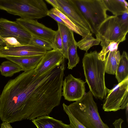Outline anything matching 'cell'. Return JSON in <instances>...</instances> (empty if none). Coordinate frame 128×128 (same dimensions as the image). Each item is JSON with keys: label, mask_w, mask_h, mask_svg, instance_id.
I'll return each mask as SVG.
<instances>
[{"label": "cell", "mask_w": 128, "mask_h": 128, "mask_svg": "<svg viewBox=\"0 0 128 128\" xmlns=\"http://www.w3.org/2000/svg\"><path fill=\"white\" fill-rule=\"evenodd\" d=\"M58 29L61 34L63 44L62 54L65 58L68 59V46L72 35L73 31L66 26L58 23Z\"/></svg>", "instance_id": "obj_19"}, {"label": "cell", "mask_w": 128, "mask_h": 128, "mask_svg": "<svg viewBox=\"0 0 128 128\" xmlns=\"http://www.w3.org/2000/svg\"><path fill=\"white\" fill-rule=\"evenodd\" d=\"M118 83L128 78V56L127 52L123 51L115 73Z\"/></svg>", "instance_id": "obj_18"}, {"label": "cell", "mask_w": 128, "mask_h": 128, "mask_svg": "<svg viewBox=\"0 0 128 128\" xmlns=\"http://www.w3.org/2000/svg\"><path fill=\"white\" fill-rule=\"evenodd\" d=\"M92 92L86 93L80 100L68 106L74 117L86 128H110L101 119Z\"/></svg>", "instance_id": "obj_3"}, {"label": "cell", "mask_w": 128, "mask_h": 128, "mask_svg": "<svg viewBox=\"0 0 128 128\" xmlns=\"http://www.w3.org/2000/svg\"><path fill=\"white\" fill-rule=\"evenodd\" d=\"M32 36L29 44L41 48L47 51L54 49L52 44L50 42L33 35Z\"/></svg>", "instance_id": "obj_23"}, {"label": "cell", "mask_w": 128, "mask_h": 128, "mask_svg": "<svg viewBox=\"0 0 128 128\" xmlns=\"http://www.w3.org/2000/svg\"><path fill=\"white\" fill-rule=\"evenodd\" d=\"M78 47L77 42L76 41L73 34L69 44L68 50V68L69 69H72L76 66L80 61L79 58L77 53Z\"/></svg>", "instance_id": "obj_20"}, {"label": "cell", "mask_w": 128, "mask_h": 128, "mask_svg": "<svg viewBox=\"0 0 128 128\" xmlns=\"http://www.w3.org/2000/svg\"><path fill=\"white\" fill-rule=\"evenodd\" d=\"M118 49L110 51L107 54L104 60L105 65V72L114 75L120 60V55Z\"/></svg>", "instance_id": "obj_15"}, {"label": "cell", "mask_w": 128, "mask_h": 128, "mask_svg": "<svg viewBox=\"0 0 128 128\" xmlns=\"http://www.w3.org/2000/svg\"><path fill=\"white\" fill-rule=\"evenodd\" d=\"M4 43V46H16L23 45L18 40L14 37L2 38Z\"/></svg>", "instance_id": "obj_27"}, {"label": "cell", "mask_w": 128, "mask_h": 128, "mask_svg": "<svg viewBox=\"0 0 128 128\" xmlns=\"http://www.w3.org/2000/svg\"><path fill=\"white\" fill-rule=\"evenodd\" d=\"M119 44L116 42H112L107 47L102 48V50L98 53V58L104 61L110 51L118 49Z\"/></svg>", "instance_id": "obj_25"}, {"label": "cell", "mask_w": 128, "mask_h": 128, "mask_svg": "<svg viewBox=\"0 0 128 128\" xmlns=\"http://www.w3.org/2000/svg\"><path fill=\"white\" fill-rule=\"evenodd\" d=\"M124 120L121 118L115 120L113 123L115 128H122V125Z\"/></svg>", "instance_id": "obj_30"}, {"label": "cell", "mask_w": 128, "mask_h": 128, "mask_svg": "<svg viewBox=\"0 0 128 128\" xmlns=\"http://www.w3.org/2000/svg\"><path fill=\"white\" fill-rule=\"evenodd\" d=\"M45 1L51 4L53 7V8L58 10V5L56 0H46Z\"/></svg>", "instance_id": "obj_31"}, {"label": "cell", "mask_w": 128, "mask_h": 128, "mask_svg": "<svg viewBox=\"0 0 128 128\" xmlns=\"http://www.w3.org/2000/svg\"><path fill=\"white\" fill-rule=\"evenodd\" d=\"M107 10L114 16L128 11V4L125 0H103Z\"/></svg>", "instance_id": "obj_17"}, {"label": "cell", "mask_w": 128, "mask_h": 128, "mask_svg": "<svg viewBox=\"0 0 128 128\" xmlns=\"http://www.w3.org/2000/svg\"><path fill=\"white\" fill-rule=\"evenodd\" d=\"M43 56L38 55L21 57L8 56L6 58L18 64L24 71L35 69L41 60Z\"/></svg>", "instance_id": "obj_13"}, {"label": "cell", "mask_w": 128, "mask_h": 128, "mask_svg": "<svg viewBox=\"0 0 128 128\" xmlns=\"http://www.w3.org/2000/svg\"><path fill=\"white\" fill-rule=\"evenodd\" d=\"M128 32V26L121 23L116 16H108L97 30L95 35L100 42L102 48L111 43H119L124 41Z\"/></svg>", "instance_id": "obj_4"}, {"label": "cell", "mask_w": 128, "mask_h": 128, "mask_svg": "<svg viewBox=\"0 0 128 128\" xmlns=\"http://www.w3.org/2000/svg\"><path fill=\"white\" fill-rule=\"evenodd\" d=\"M62 86V95L64 99L69 101L80 100L86 93L85 82L71 74L65 77Z\"/></svg>", "instance_id": "obj_8"}, {"label": "cell", "mask_w": 128, "mask_h": 128, "mask_svg": "<svg viewBox=\"0 0 128 128\" xmlns=\"http://www.w3.org/2000/svg\"><path fill=\"white\" fill-rule=\"evenodd\" d=\"M102 108L105 112H116L128 108V78L115 85L108 93Z\"/></svg>", "instance_id": "obj_6"}, {"label": "cell", "mask_w": 128, "mask_h": 128, "mask_svg": "<svg viewBox=\"0 0 128 128\" xmlns=\"http://www.w3.org/2000/svg\"><path fill=\"white\" fill-rule=\"evenodd\" d=\"M32 121L37 128H72L70 124H65L48 115L38 117Z\"/></svg>", "instance_id": "obj_14"}, {"label": "cell", "mask_w": 128, "mask_h": 128, "mask_svg": "<svg viewBox=\"0 0 128 128\" xmlns=\"http://www.w3.org/2000/svg\"><path fill=\"white\" fill-rule=\"evenodd\" d=\"M16 21L32 35L49 41L52 44L53 43L56 31L45 26L35 20L20 18L16 19Z\"/></svg>", "instance_id": "obj_10"}, {"label": "cell", "mask_w": 128, "mask_h": 128, "mask_svg": "<svg viewBox=\"0 0 128 128\" xmlns=\"http://www.w3.org/2000/svg\"><path fill=\"white\" fill-rule=\"evenodd\" d=\"M0 37L2 38L14 37L24 45L29 44L32 36L25 28L16 21L0 18Z\"/></svg>", "instance_id": "obj_7"}, {"label": "cell", "mask_w": 128, "mask_h": 128, "mask_svg": "<svg viewBox=\"0 0 128 128\" xmlns=\"http://www.w3.org/2000/svg\"><path fill=\"white\" fill-rule=\"evenodd\" d=\"M0 126V128H12L10 123L6 122H2Z\"/></svg>", "instance_id": "obj_32"}, {"label": "cell", "mask_w": 128, "mask_h": 128, "mask_svg": "<svg viewBox=\"0 0 128 128\" xmlns=\"http://www.w3.org/2000/svg\"><path fill=\"white\" fill-rule=\"evenodd\" d=\"M47 16L51 17L56 21L58 23L66 26L64 22L59 16L53 13L50 10H48Z\"/></svg>", "instance_id": "obj_29"}, {"label": "cell", "mask_w": 128, "mask_h": 128, "mask_svg": "<svg viewBox=\"0 0 128 128\" xmlns=\"http://www.w3.org/2000/svg\"><path fill=\"white\" fill-rule=\"evenodd\" d=\"M58 10L80 27L92 32L91 28L74 0H56Z\"/></svg>", "instance_id": "obj_9"}, {"label": "cell", "mask_w": 128, "mask_h": 128, "mask_svg": "<svg viewBox=\"0 0 128 128\" xmlns=\"http://www.w3.org/2000/svg\"><path fill=\"white\" fill-rule=\"evenodd\" d=\"M100 42L99 40L94 38L92 34L82 38L77 42L78 46L81 50L87 51L90 48L93 46L98 45Z\"/></svg>", "instance_id": "obj_22"}, {"label": "cell", "mask_w": 128, "mask_h": 128, "mask_svg": "<svg viewBox=\"0 0 128 128\" xmlns=\"http://www.w3.org/2000/svg\"><path fill=\"white\" fill-rule=\"evenodd\" d=\"M52 44L54 47L53 49L57 50L62 53V43L60 32L58 29L56 31Z\"/></svg>", "instance_id": "obj_26"}, {"label": "cell", "mask_w": 128, "mask_h": 128, "mask_svg": "<svg viewBox=\"0 0 128 128\" xmlns=\"http://www.w3.org/2000/svg\"><path fill=\"white\" fill-rule=\"evenodd\" d=\"M96 34L101 24L108 16L103 0H74Z\"/></svg>", "instance_id": "obj_5"}, {"label": "cell", "mask_w": 128, "mask_h": 128, "mask_svg": "<svg viewBox=\"0 0 128 128\" xmlns=\"http://www.w3.org/2000/svg\"><path fill=\"white\" fill-rule=\"evenodd\" d=\"M64 59L62 54L57 50L47 51L34 69L35 73L37 75H41L52 67L60 65L64 61Z\"/></svg>", "instance_id": "obj_12"}, {"label": "cell", "mask_w": 128, "mask_h": 128, "mask_svg": "<svg viewBox=\"0 0 128 128\" xmlns=\"http://www.w3.org/2000/svg\"><path fill=\"white\" fill-rule=\"evenodd\" d=\"M47 51L41 48L29 44L12 47L0 45V58L43 56Z\"/></svg>", "instance_id": "obj_11"}, {"label": "cell", "mask_w": 128, "mask_h": 128, "mask_svg": "<svg viewBox=\"0 0 128 128\" xmlns=\"http://www.w3.org/2000/svg\"><path fill=\"white\" fill-rule=\"evenodd\" d=\"M122 24L128 26V11L116 16Z\"/></svg>", "instance_id": "obj_28"}, {"label": "cell", "mask_w": 128, "mask_h": 128, "mask_svg": "<svg viewBox=\"0 0 128 128\" xmlns=\"http://www.w3.org/2000/svg\"><path fill=\"white\" fill-rule=\"evenodd\" d=\"M82 62L86 81L90 90L95 98L103 100L109 90L105 84L104 61L98 58V52L95 50L86 52Z\"/></svg>", "instance_id": "obj_2"}, {"label": "cell", "mask_w": 128, "mask_h": 128, "mask_svg": "<svg viewBox=\"0 0 128 128\" xmlns=\"http://www.w3.org/2000/svg\"><path fill=\"white\" fill-rule=\"evenodd\" d=\"M63 77L53 66L41 75L34 69L9 80L0 95V118L10 123L48 116L61 99Z\"/></svg>", "instance_id": "obj_1"}, {"label": "cell", "mask_w": 128, "mask_h": 128, "mask_svg": "<svg viewBox=\"0 0 128 128\" xmlns=\"http://www.w3.org/2000/svg\"><path fill=\"white\" fill-rule=\"evenodd\" d=\"M62 106L64 110L68 116L70 122V125L72 128H86L73 116L68 106L63 103Z\"/></svg>", "instance_id": "obj_24"}, {"label": "cell", "mask_w": 128, "mask_h": 128, "mask_svg": "<svg viewBox=\"0 0 128 128\" xmlns=\"http://www.w3.org/2000/svg\"><path fill=\"white\" fill-rule=\"evenodd\" d=\"M21 71L23 70L20 66L9 60L3 62L0 65V74L6 77H11Z\"/></svg>", "instance_id": "obj_21"}, {"label": "cell", "mask_w": 128, "mask_h": 128, "mask_svg": "<svg viewBox=\"0 0 128 128\" xmlns=\"http://www.w3.org/2000/svg\"><path fill=\"white\" fill-rule=\"evenodd\" d=\"M50 10L59 16L63 21L67 27L73 32L81 36L82 38L84 37L91 33L90 31L78 26L58 10L53 8Z\"/></svg>", "instance_id": "obj_16"}, {"label": "cell", "mask_w": 128, "mask_h": 128, "mask_svg": "<svg viewBox=\"0 0 128 128\" xmlns=\"http://www.w3.org/2000/svg\"><path fill=\"white\" fill-rule=\"evenodd\" d=\"M4 42L2 38L0 37V45L4 46Z\"/></svg>", "instance_id": "obj_33"}]
</instances>
